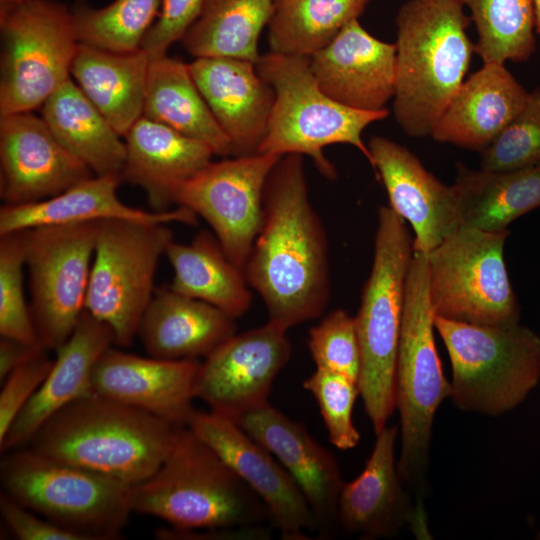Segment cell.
<instances>
[{"label": "cell", "mask_w": 540, "mask_h": 540, "mask_svg": "<svg viewBox=\"0 0 540 540\" xmlns=\"http://www.w3.org/2000/svg\"><path fill=\"white\" fill-rule=\"evenodd\" d=\"M243 272L263 300L268 321L286 330L326 309L328 242L309 199L302 155H283L270 171L262 224Z\"/></svg>", "instance_id": "obj_1"}, {"label": "cell", "mask_w": 540, "mask_h": 540, "mask_svg": "<svg viewBox=\"0 0 540 540\" xmlns=\"http://www.w3.org/2000/svg\"><path fill=\"white\" fill-rule=\"evenodd\" d=\"M180 427L91 393L51 416L27 445L48 457L133 486L159 468Z\"/></svg>", "instance_id": "obj_2"}, {"label": "cell", "mask_w": 540, "mask_h": 540, "mask_svg": "<svg viewBox=\"0 0 540 540\" xmlns=\"http://www.w3.org/2000/svg\"><path fill=\"white\" fill-rule=\"evenodd\" d=\"M0 514L19 540H83L81 536L28 509L5 492L0 496Z\"/></svg>", "instance_id": "obj_44"}, {"label": "cell", "mask_w": 540, "mask_h": 540, "mask_svg": "<svg viewBox=\"0 0 540 540\" xmlns=\"http://www.w3.org/2000/svg\"><path fill=\"white\" fill-rule=\"evenodd\" d=\"M256 69L275 95L267 132L257 153L306 155L324 177L335 179L337 171L323 150L332 144H348L372 166L362 132L385 119L387 109L364 111L335 101L320 88L307 57L268 52L260 56Z\"/></svg>", "instance_id": "obj_7"}, {"label": "cell", "mask_w": 540, "mask_h": 540, "mask_svg": "<svg viewBox=\"0 0 540 540\" xmlns=\"http://www.w3.org/2000/svg\"><path fill=\"white\" fill-rule=\"evenodd\" d=\"M434 312L428 292L426 254L413 251L405 286L396 363V408L401 452L397 470L421 504L427 491L430 443L435 413L451 396L435 346Z\"/></svg>", "instance_id": "obj_6"}, {"label": "cell", "mask_w": 540, "mask_h": 540, "mask_svg": "<svg viewBox=\"0 0 540 540\" xmlns=\"http://www.w3.org/2000/svg\"><path fill=\"white\" fill-rule=\"evenodd\" d=\"M47 351L40 345H32L8 337L0 339V381L13 370Z\"/></svg>", "instance_id": "obj_46"}, {"label": "cell", "mask_w": 540, "mask_h": 540, "mask_svg": "<svg viewBox=\"0 0 540 540\" xmlns=\"http://www.w3.org/2000/svg\"><path fill=\"white\" fill-rule=\"evenodd\" d=\"M188 67L230 139L232 155L257 153L267 132L275 95L257 72L256 64L236 58L201 57Z\"/></svg>", "instance_id": "obj_23"}, {"label": "cell", "mask_w": 540, "mask_h": 540, "mask_svg": "<svg viewBox=\"0 0 540 540\" xmlns=\"http://www.w3.org/2000/svg\"><path fill=\"white\" fill-rule=\"evenodd\" d=\"M469 22L456 0H408L400 7L393 112L407 135H431L464 82L475 52Z\"/></svg>", "instance_id": "obj_3"}, {"label": "cell", "mask_w": 540, "mask_h": 540, "mask_svg": "<svg viewBox=\"0 0 540 540\" xmlns=\"http://www.w3.org/2000/svg\"><path fill=\"white\" fill-rule=\"evenodd\" d=\"M0 171L7 205L41 201L94 176L31 112L0 116Z\"/></svg>", "instance_id": "obj_17"}, {"label": "cell", "mask_w": 540, "mask_h": 540, "mask_svg": "<svg viewBox=\"0 0 540 540\" xmlns=\"http://www.w3.org/2000/svg\"><path fill=\"white\" fill-rule=\"evenodd\" d=\"M53 363L54 359H50L44 351L13 370L1 382L0 442L19 413L39 389Z\"/></svg>", "instance_id": "obj_42"}, {"label": "cell", "mask_w": 540, "mask_h": 540, "mask_svg": "<svg viewBox=\"0 0 540 540\" xmlns=\"http://www.w3.org/2000/svg\"><path fill=\"white\" fill-rule=\"evenodd\" d=\"M368 148L389 207L415 233L413 251L429 253L460 227L452 185L443 184L409 149L390 139L374 136Z\"/></svg>", "instance_id": "obj_21"}, {"label": "cell", "mask_w": 540, "mask_h": 540, "mask_svg": "<svg viewBox=\"0 0 540 540\" xmlns=\"http://www.w3.org/2000/svg\"><path fill=\"white\" fill-rule=\"evenodd\" d=\"M413 242L389 206L378 210L374 255L355 316L360 347L358 387L375 434L396 409V363Z\"/></svg>", "instance_id": "obj_5"}, {"label": "cell", "mask_w": 540, "mask_h": 540, "mask_svg": "<svg viewBox=\"0 0 540 540\" xmlns=\"http://www.w3.org/2000/svg\"><path fill=\"white\" fill-rule=\"evenodd\" d=\"M235 333L234 318L168 287L155 290L137 336L149 356L180 360L207 357Z\"/></svg>", "instance_id": "obj_28"}, {"label": "cell", "mask_w": 540, "mask_h": 540, "mask_svg": "<svg viewBox=\"0 0 540 540\" xmlns=\"http://www.w3.org/2000/svg\"><path fill=\"white\" fill-rule=\"evenodd\" d=\"M448 352L457 408L499 416L520 405L540 380V336L520 322L478 325L434 316Z\"/></svg>", "instance_id": "obj_9"}, {"label": "cell", "mask_w": 540, "mask_h": 540, "mask_svg": "<svg viewBox=\"0 0 540 540\" xmlns=\"http://www.w3.org/2000/svg\"><path fill=\"white\" fill-rule=\"evenodd\" d=\"M535 32L540 35V0H533Z\"/></svg>", "instance_id": "obj_47"}, {"label": "cell", "mask_w": 540, "mask_h": 540, "mask_svg": "<svg viewBox=\"0 0 540 540\" xmlns=\"http://www.w3.org/2000/svg\"><path fill=\"white\" fill-rule=\"evenodd\" d=\"M156 535L162 539H195V540H266L270 538V530L261 524L245 525L230 528L206 530L161 529Z\"/></svg>", "instance_id": "obj_45"}, {"label": "cell", "mask_w": 540, "mask_h": 540, "mask_svg": "<svg viewBox=\"0 0 540 540\" xmlns=\"http://www.w3.org/2000/svg\"><path fill=\"white\" fill-rule=\"evenodd\" d=\"M485 170H514L540 165V88L530 92L520 112L481 151Z\"/></svg>", "instance_id": "obj_39"}, {"label": "cell", "mask_w": 540, "mask_h": 540, "mask_svg": "<svg viewBox=\"0 0 540 540\" xmlns=\"http://www.w3.org/2000/svg\"><path fill=\"white\" fill-rule=\"evenodd\" d=\"M291 352L287 330L269 321L235 333L201 362L196 397L210 411L235 421L269 402L272 383Z\"/></svg>", "instance_id": "obj_15"}, {"label": "cell", "mask_w": 540, "mask_h": 540, "mask_svg": "<svg viewBox=\"0 0 540 540\" xmlns=\"http://www.w3.org/2000/svg\"><path fill=\"white\" fill-rule=\"evenodd\" d=\"M132 510L162 519L175 530L261 524V499L186 425L159 468L131 486Z\"/></svg>", "instance_id": "obj_4"}, {"label": "cell", "mask_w": 540, "mask_h": 540, "mask_svg": "<svg viewBox=\"0 0 540 540\" xmlns=\"http://www.w3.org/2000/svg\"><path fill=\"white\" fill-rule=\"evenodd\" d=\"M274 0H206L181 39L195 58L226 57L257 63L259 36L267 26Z\"/></svg>", "instance_id": "obj_34"}, {"label": "cell", "mask_w": 540, "mask_h": 540, "mask_svg": "<svg viewBox=\"0 0 540 540\" xmlns=\"http://www.w3.org/2000/svg\"><path fill=\"white\" fill-rule=\"evenodd\" d=\"M5 453L0 481L10 497L83 540L121 535L133 513L130 485L31 448Z\"/></svg>", "instance_id": "obj_8"}, {"label": "cell", "mask_w": 540, "mask_h": 540, "mask_svg": "<svg viewBox=\"0 0 540 540\" xmlns=\"http://www.w3.org/2000/svg\"><path fill=\"white\" fill-rule=\"evenodd\" d=\"M365 8L361 0H274L270 52L311 58Z\"/></svg>", "instance_id": "obj_35"}, {"label": "cell", "mask_w": 540, "mask_h": 540, "mask_svg": "<svg viewBox=\"0 0 540 540\" xmlns=\"http://www.w3.org/2000/svg\"><path fill=\"white\" fill-rule=\"evenodd\" d=\"M198 359L142 357L112 347L98 359L91 393L184 426L194 411Z\"/></svg>", "instance_id": "obj_19"}, {"label": "cell", "mask_w": 540, "mask_h": 540, "mask_svg": "<svg viewBox=\"0 0 540 540\" xmlns=\"http://www.w3.org/2000/svg\"><path fill=\"white\" fill-rule=\"evenodd\" d=\"M121 181L119 174L94 175L41 201L3 204L0 208V235L41 226L105 220L197 224L198 216L183 206L155 212L126 205L117 195Z\"/></svg>", "instance_id": "obj_25"}, {"label": "cell", "mask_w": 540, "mask_h": 540, "mask_svg": "<svg viewBox=\"0 0 540 540\" xmlns=\"http://www.w3.org/2000/svg\"><path fill=\"white\" fill-rule=\"evenodd\" d=\"M302 385L317 402L330 442L340 450L354 448L360 441L352 418L354 403L360 395L358 383L342 374L316 368Z\"/></svg>", "instance_id": "obj_40"}, {"label": "cell", "mask_w": 540, "mask_h": 540, "mask_svg": "<svg viewBox=\"0 0 540 540\" xmlns=\"http://www.w3.org/2000/svg\"><path fill=\"white\" fill-rule=\"evenodd\" d=\"M452 188L460 226L508 230L514 220L540 208V165L474 170L459 164Z\"/></svg>", "instance_id": "obj_30"}, {"label": "cell", "mask_w": 540, "mask_h": 540, "mask_svg": "<svg viewBox=\"0 0 540 540\" xmlns=\"http://www.w3.org/2000/svg\"><path fill=\"white\" fill-rule=\"evenodd\" d=\"M231 156L232 144L200 93L188 67L167 55L152 58L143 115Z\"/></svg>", "instance_id": "obj_32"}, {"label": "cell", "mask_w": 540, "mask_h": 540, "mask_svg": "<svg viewBox=\"0 0 540 540\" xmlns=\"http://www.w3.org/2000/svg\"><path fill=\"white\" fill-rule=\"evenodd\" d=\"M538 538L540 539V534H539V537H538Z\"/></svg>", "instance_id": "obj_50"}, {"label": "cell", "mask_w": 540, "mask_h": 540, "mask_svg": "<svg viewBox=\"0 0 540 540\" xmlns=\"http://www.w3.org/2000/svg\"><path fill=\"white\" fill-rule=\"evenodd\" d=\"M370 0H361V2L366 6L367 3L369 2Z\"/></svg>", "instance_id": "obj_49"}, {"label": "cell", "mask_w": 540, "mask_h": 540, "mask_svg": "<svg viewBox=\"0 0 540 540\" xmlns=\"http://www.w3.org/2000/svg\"><path fill=\"white\" fill-rule=\"evenodd\" d=\"M150 60L142 48L118 53L78 45L71 75L121 137L143 115Z\"/></svg>", "instance_id": "obj_29"}, {"label": "cell", "mask_w": 540, "mask_h": 540, "mask_svg": "<svg viewBox=\"0 0 540 540\" xmlns=\"http://www.w3.org/2000/svg\"><path fill=\"white\" fill-rule=\"evenodd\" d=\"M266 448L296 482L316 521V534L333 536L338 525V499L344 484L338 463L299 422L269 402L234 421Z\"/></svg>", "instance_id": "obj_18"}, {"label": "cell", "mask_w": 540, "mask_h": 540, "mask_svg": "<svg viewBox=\"0 0 540 540\" xmlns=\"http://www.w3.org/2000/svg\"><path fill=\"white\" fill-rule=\"evenodd\" d=\"M165 255L173 268V291L209 303L234 319L250 308L252 293L244 272L213 232L202 230L187 244L172 240Z\"/></svg>", "instance_id": "obj_31"}, {"label": "cell", "mask_w": 540, "mask_h": 540, "mask_svg": "<svg viewBox=\"0 0 540 540\" xmlns=\"http://www.w3.org/2000/svg\"><path fill=\"white\" fill-rule=\"evenodd\" d=\"M31 0H0V6L20 5Z\"/></svg>", "instance_id": "obj_48"}, {"label": "cell", "mask_w": 540, "mask_h": 540, "mask_svg": "<svg viewBox=\"0 0 540 540\" xmlns=\"http://www.w3.org/2000/svg\"><path fill=\"white\" fill-rule=\"evenodd\" d=\"M25 268L23 231L0 235V335L42 346L25 300Z\"/></svg>", "instance_id": "obj_38"}, {"label": "cell", "mask_w": 540, "mask_h": 540, "mask_svg": "<svg viewBox=\"0 0 540 540\" xmlns=\"http://www.w3.org/2000/svg\"><path fill=\"white\" fill-rule=\"evenodd\" d=\"M162 0H114L94 8L78 3L72 10L79 43L111 52L127 53L141 48L159 14Z\"/></svg>", "instance_id": "obj_37"}, {"label": "cell", "mask_w": 540, "mask_h": 540, "mask_svg": "<svg viewBox=\"0 0 540 540\" xmlns=\"http://www.w3.org/2000/svg\"><path fill=\"white\" fill-rule=\"evenodd\" d=\"M309 59L320 88L345 106L379 111L394 97L396 45L375 38L358 19Z\"/></svg>", "instance_id": "obj_22"}, {"label": "cell", "mask_w": 540, "mask_h": 540, "mask_svg": "<svg viewBox=\"0 0 540 540\" xmlns=\"http://www.w3.org/2000/svg\"><path fill=\"white\" fill-rule=\"evenodd\" d=\"M41 117L94 175L121 176L125 141L71 78L46 100Z\"/></svg>", "instance_id": "obj_33"}, {"label": "cell", "mask_w": 540, "mask_h": 540, "mask_svg": "<svg viewBox=\"0 0 540 540\" xmlns=\"http://www.w3.org/2000/svg\"><path fill=\"white\" fill-rule=\"evenodd\" d=\"M308 348L317 369L342 374L358 383L361 356L356 320L347 311L333 310L313 326Z\"/></svg>", "instance_id": "obj_41"}, {"label": "cell", "mask_w": 540, "mask_h": 540, "mask_svg": "<svg viewBox=\"0 0 540 540\" xmlns=\"http://www.w3.org/2000/svg\"><path fill=\"white\" fill-rule=\"evenodd\" d=\"M529 95L504 63H484L462 83L431 136L482 151L520 112Z\"/></svg>", "instance_id": "obj_27"}, {"label": "cell", "mask_w": 540, "mask_h": 540, "mask_svg": "<svg viewBox=\"0 0 540 540\" xmlns=\"http://www.w3.org/2000/svg\"><path fill=\"white\" fill-rule=\"evenodd\" d=\"M362 472L344 482L338 499V525L361 539L396 536L409 526L415 533L425 527L424 509L414 504L395 462L397 425H386Z\"/></svg>", "instance_id": "obj_20"}, {"label": "cell", "mask_w": 540, "mask_h": 540, "mask_svg": "<svg viewBox=\"0 0 540 540\" xmlns=\"http://www.w3.org/2000/svg\"><path fill=\"white\" fill-rule=\"evenodd\" d=\"M471 12L483 63L525 61L535 51L533 0H456Z\"/></svg>", "instance_id": "obj_36"}, {"label": "cell", "mask_w": 540, "mask_h": 540, "mask_svg": "<svg viewBox=\"0 0 540 540\" xmlns=\"http://www.w3.org/2000/svg\"><path fill=\"white\" fill-rule=\"evenodd\" d=\"M124 138L126 154L121 179L141 187L155 212L170 210L176 187L215 155L207 144L144 116Z\"/></svg>", "instance_id": "obj_26"}, {"label": "cell", "mask_w": 540, "mask_h": 540, "mask_svg": "<svg viewBox=\"0 0 540 540\" xmlns=\"http://www.w3.org/2000/svg\"><path fill=\"white\" fill-rule=\"evenodd\" d=\"M280 157L255 153L211 161L174 190L173 203L203 218L242 270L262 224L266 180Z\"/></svg>", "instance_id": "obj_14"}, {"label": "cell", "mask_w": 540, "mask_h": 540, "mask_svg": "<svg viewBox=\"0 0 540 540\" xmlns=\"http://www.w3.org/2000/svg\"><path fill=\"white\" fill-rule=\"evenodd\" d=\"M508 235L460 226L426 254L434 316L478 325L520 322L504 259Z\"/></svg>", "instance_id": "obj_11"}, {"label": "cell", "mask_w": 540, "mask_h": 540, "mask_svg": "<svg viewBox=\"0 0 540 540\" xmlns=\"http://www.w3.org/2000/svg\"><path fill=\"white\" fill-rule=\"evenodd\" d=\"M112 344V330L85 310L72 335L56 350L45 380L0 442L1 452L26 446L51 416L91 394L95 364Z\"/></svg>", "instance_id": "obj_24"}, {"label": "cell", "mask_w": 540, "mask_h": 540, "mask_svg": "<svg viewBox=\"0 0 540 540\" xmlns=\"http://www.w3.org/2000/svg\"><path fill=\"white\" fill-rule=\"evenodd\" d=\"M205 1L162 0L158 18L141 45L150 59L166 55L168 48L183 38L200 15Z\"/></svg>", "instance_id": "obj_43"}, {"label": "cell", "mask_w": 540, "mask_h": 540, "mask_svg": "<svg viewBox=\"0 0 540 540\" xmlns=\"http://www.w3.org/2000/svg\"><path fill=\"white\" fill-rule=\"evenodd\" d=\"M172 240L164 223L99 222L85 310L112 330L114 344L132 345L155 292L159 260Z\"/></svg>", "instance_id": "obj_12"}, {"label": "cell", "mask_w": 540, "mask_h": 540, "mask_svg": "<svg viewBox=\"0 0 540 540\" xmlns=\"http://www.w3.org/2000/svg\"><path fill=\"white\" fill-rule=\"evenodd\" d=\"M99 222L24 230L30 311L40 344L57 350L83 312Z\"/></svg>", "instance_id": "obj_13"}, {"label": "cell", "mask_w": 540, "mask_h": 540, "mask_svg": "<svg viewBox=\"0 0 540 540\" xmlns=\"http://www.w3.org/2000/svg\"><path fill=\"white\" fill-rule=\"evenodd\" d=\"M186 426L261 499L268 520L285 540L316 533L315 517L300 488L279 461L234 421L194 410Z\"/></svg>", "instance_id": "obj_16"}, {"label": "cell", "mask_w": 540, "mask_h": 540, "mask_svg": "<svg viewBox=\"0 0 540 540\" xmlns=\"http://www.w3.org/2000/svg\"><path fill=\"white\" fill-rule=\"evenodd\" d=\"M0 34V116L42 107L71 75L73 12L55 0L0 6Z\"/></svg>", "instance_id": "obj_10"}]
</instances>
